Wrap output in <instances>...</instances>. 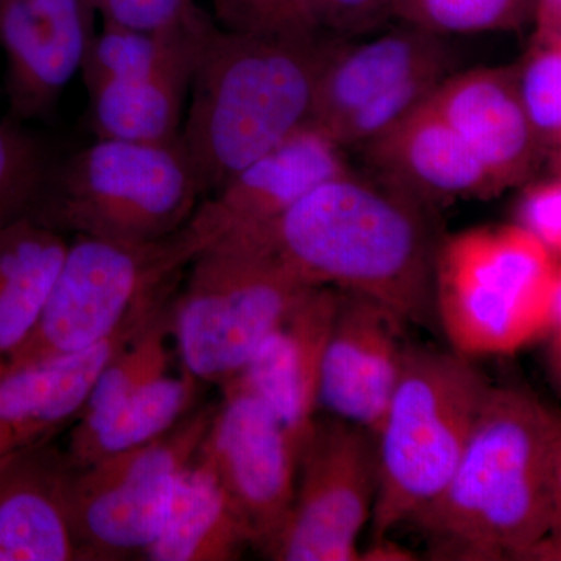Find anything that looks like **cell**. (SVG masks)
<instances>
[{
  "label": "cell",
  "mask_w": 561,
  "mask_h": 561,
  "mask_svg": "<svg viewBox=\"0 0 561 561\" xmlns=\"http://www.w3.org/2000/svg\"><path fill=\"white\" fill-rule=\"evenodd\" d=\"M194 72L106 80L90 88L92 128L99 139L164 144L180 138L181 114Z\"/></svg>",
  "instance_id": "cb8c5ba5"
},
{
  "label": "cell",
  "mask_w": 561,
  "mask_h": 561,
  "mask_svg": "<svg viewBox=\"0 0 561 561\" xmlns=\"http://www.w3.org/2000/svg\"><path fill=\"white\" fill-rule=\"evenodd\" d=\"M202 197L180 138L164 144L98 138L55 162L33 213L65 234L151 242L181 230Z\"/></svg>",
  "instance_id": "52a82bcc"
},
{
  "label": "cell",
  "mask_w": 561,
  "mask_h": 561,
  "mask_svg": "<svg viewBox=\"0 0 561 561\" xmlns=\"http://www.w3.org/2000/svg\"><path fill=\"white\" fill-rule=\"evenodd\" d=\"M341 39L324 32L257 35L210 28L180 131L203 197L311 124L321 70Z\"/></svg>",
  "instance_id": "3957f363"
},
{
  "label": "cell",
  "mask_w": 561,
  "mask_h": 561,
  "mask_svg": "<svg viewBox=\"0 0 561 561\" xmlns=\"http://www.w3.org/2000/svg\"><path fill=\"white\" fill-rule=\"evenodd\" d=\"M172 300V341L181 370L224 386L312 286L232 236L187 265Z\"/></svg>",
  "instance_id": "ba28073f"
},
{
  "label": "cell",
  "mask_w": 561,
  "mask_h": 561,
  "mask_svg": "<svg viewBox=\"0 0 561 561\" xmlns=\"http://www.w3.org/2000/svg\"><path fill=\"white\" fill-rule=\"evenodd\" d=\"M90 2L92 3V7H94V0H90Z\"/></svg>",
  "instance_id": "d590c367"
},
{
  "label": "cell",
  "mask_w": 561,
  "mask_h": 561,
  "mask_svg": "<svg viewBox=\"0 0 561 561\" xmlns=\"http://www.w3.org/2000/svg\"><path fill=\"white\" fill-rule=\"evenodd\" d=\"M202 250L190 221L151 242L73 236L38 321L0 359V371L83 353L149 319L172 300Z\"/></svg>",
  "instance_id": "5b68a950"
},
{
  "label": "cell",
  "mask_w": 561,
  "mask_h": 561,
  "mask_svg": "<svg viewBox=\"0 0 561 561\" xmlns=\"http://www.w3.org/2000/svg\"><path fill=\"white\" fill-rule=\"evenodd\" d=\"M434 306L453 351L508 356L540 342L561 308L560 260L515 224L442 236Z\"/></svg>",
  "instance_id": "8992f818"
},
{
  "label": "cell",
  "mask_w": 561,
  "mask_h": 561,
  "mask_svg": "<svg viewBox=\"0 0 561 561\" xmlns=\"http://www.w3.org/2000/svg\"><path fill=\"white\" fill-rule=\"evenodd\" d=\"M404 327L381 302L339 290L321 357L319 411L375 434L400 379Z\"/></svg>",
  "instance_id": "7c38bea8"
},
{
  "label": "cell",
  "mask_w": 561,
  "mask_h": 561,
  "mask_svg": "<svg viewBox=\"0 0 561 561\" xmlns=\"http://www.w3.org/2000/svg\"><path fill=\"white\" fill-rule=\"evenodd\" d=\"M337 298L334 287L306 290L242 371L227 382L264 402L290 432L300 453L319 415L321 357Z\"/></svg>",
  "instance_id": "2e32d148"
},
{
  "label": "cell",
  "mask_w": 561,
  "mask_h": 561,
  "mask_svg": "<svg viewBox=\"0 0 561 561\" xmlns=\"http://www.w3.org/2000/svg\"><path fill=\"white\" fill-rule=\"evenodd\" d=\"M205 383L184 370L165 373L101 419L69 427L65 454L80 468L160 438L198 408Z\"/></svg>",
  "instance_id": "603a6c76"
},
{
  "label": "cell",
  "mask_w": 561,
  "mask_h": 561,
  "mask_svg": "<svg viewBox=\"0 0 561 561\" xmlns=\"http://www.w3.org/2000/svg\"><path fill=\"white\" fill-rule=\"evenodd\" d=\"M419 557L408 548H402L398 542L391 541L390 537L371 541L367 551H360V560L365 561H412Z\"/></svg>",
  "instance_id": "e575fe53"
},
{
  "label": "cell",
  "mask_w": 561,
  "mask_h": 561,
  "mask_svg": "<svg viewBox=\"0 0 561 561\" xmlns=\"http://www.w3.org/2000/svg\"><path fill=\"white\" fill-rule=\"evenodd\" d=\"M519 99L551 172L561 160V36H530L522 60L513 65Z\"/></svg>",
  "instance_id": "4316f807"
},
{
  "label": "cell",
  "mask_w": 561,
  "mask_h": 561,
  "mask_svg": "<svg viewBox=\"0 0 561 561\" xmlns=\"http://www.w3.org/2000/svg\"><path fill=\"white\" fill-rule=\"evenodd\" d=\"M225 31L257 35L320 32L298 0H214Z\"/></svg>",
  "instance_id": "4dcf8cb0"
},
{
  "label": "cell",
  "mask_w": 561,
  "mask_h": 561,
  "mask_svg": "<svg viewBox=\"0 0 561 561\" xmlns=\"http://www.w3.org/2000/svg\"><path fill=\"white\" fill-rule=\"evenodd\" d=\"M362 147L376 179L432 209L502 194L430 99Z\"/></svg>",
  "instance_id": "e0dca14e"
},
{
  "label": "cell",
  "mask_w": 561,
  "mask_h": 561,
  "mask_svg": "<svg viewBox=\"0 0 561 561\" xmlns=\"http://www.w3.org/2000/svg\"><path fill=\"white\" fill-rule=\"evenodd\" d=\"M70 470L55 442L0 459V561H83L70 526Z\"/></svg>",
  "instance_id": "d6986e66"
},
{
  "label": "cell",
  "mask_w": 561,
  "mask_h": 561,
  "mask_svg": "<svg viewBox=\"0 0 561 561\" xmlns=\"http://www.w3.org/2000/svg\"><path fill=\"white\" fill-rule=\"evenodd\" d=\"M54 158L16 119L0 121V225L38 206Z\"/></svg>",
  "instance_id": "f1b7e54d"
},
{
  "label": "cell",
  "mask_w": 561,
  "mask_h": 561,
  "mask_svg": "<svg viewBox=\"0 0 561 561\" xmlns=\"http://www.w3.org/2000/svg\"><path fill=\"white\" fill-rule=\"evenodd\" d=\"M313 27L337 38L367 35L391 20V0H298Z\"/></svg>",
  "instance_id": "d6a6232c"
},
{
  "label": "cell",
  "mask_w": 561,
  "mask_h": 561,
  "mask_svg": "<svg viewBox=\"0 0 561 561\" xmlns=\"http://www.w3.org/2000/svg\"><path fill=\"white\" fill-rule=\"evenodd\" d=\"M214 24L202 31L144 32L105 21L94 33L84 55L88 90L106 80L144 79L164 72H194L203 39Z\"/></svg>",
  "instance_id": "d4e9b609"
},
{
  "label": "cell",
  "mask_w": 561,
  "mask_h": 561,
  "mask_svg": "<svg viewBox=\"0 0 561 561\" xmlns=\"http://www.w3.org/2000/svg\"><path fill=\"white\" fill-rule=\"evenodd\" d=\"M350 169L342 147L311 122L208 195L191 227L206 249L227 232L275 219L317 184Z\"/></svg>",
  "instance_id": "9a60e30c"
},
{
  "label": "cell",
  "mask_w": 561,
  "mask_h": 561,
  "mask_svg": "<svg viewBox=\"0 0 561 561\" xmlns=\"http://www.w3.org/2000/svg\"><path fill=\"white\" fill-rule=\"evenodd\" d=\"M172 300L105 365L76 423L101 419L154 379L171 371Z\"/></svg>",
  "instance_id": "484cf974"
},
{
  "label": "cell",
  "mask_w": 561,
  "mask_h": 561,
  "mask_svg": "<svg viewBox=\"0 0 561 561\" xmlns=\"http://www.w3.org/2000/svg\"><path fill=\"white\" fill-rule=\"evenodd\" d=\"M445 36L404 24L368 43L339 41L321 70L312 124L330 135L354 111L420 73L453 72Z\"/></svg>",
  "instance_id": "ffe728a7"
},
{
  "label": "cell",
  "mask_w": 561,
  "mask_h": 561,
  "mask_svg": "<svg viewBox=\"0 0 561 561\" xmlns=\"http://www.w3.org/2000/svg\"><path fill=\"white\" fill-rule=\"evenodd\" d=\"M216 405H198L157 440L70 470V526L83 561L144 556L194 461Z\"/></svg>",
  "instance_id": "9c48e42d"
},
{
  "label": "cell",
  "mask_w": 561,
  "mask_h": 561,
  "mask_svg": "<svg viewBox=\"0 0 561 561\" xmlns=\"http://www.w3.org/2000/svg\"><path fill=\"white\" fill-rule=\"evenodd\" d=\"M409 524L432 560H560L559 413L493 383L448 485Z\"/></svg>",
  "instance_id": "6da1fadb"
},
{
  "label": "cell",
  "mask_w": 561,
  "mask_h": 561,
  "mask_svg": "<svg viewBox=\"0 0 561 561\" xmlns=\"http://www.w3.org/2000/svg\"><path fill=\"white\" fill-rule=\"evenodd\" d=\"M491 387L470 357L409 343L375 432L378 493L371 541L390 537L448 485Z\"/></svg>",
  "instance_id": "277c9868"
},
{
  "label": "cell",
  "mask_w": 561,
  "mask_h": 561,
  "mask_svg": "<svg viewBox=\"0 0 561 561\" xmlns=\"http://www.w3.org/2000/svg\"><path fill=\"white\" fill-rule=\"evenodd\" d=\"M154 313L83 353L0 371V459L55 442L72 426L105 365Z\"/></svg>",
  "instance_id": "ac0fdd59"
},
{
  "label": "cell",
  "mask_w": 561,
  "mask_h": 561,
  "mask_svg": "<svg viewBox=\"0 0 561 561\" xmlns=\"http://www.w3.org/2000/svg\"><path fill=\"white\" fill-rule=\"evenodd\" d=\"M92 9L90 0H0L13 119H44L57 108L94 36Z\"/></svg>",
  "instance_id": "4fadbf2b"
},
{
  "label": "cell",
  "mask_w": 561,
  "mask_h": 561,
  "mask_svg": "<svg viewBox=\"0 0 561 561\" xmlns=\"http://www.w3.org/2000/svg\"><path fill=\"white\" fill-rule=\"evenodd\" d=\"M68 245L65 232L35 213L0 225V359L31 334Z\"/></svg>",
  "instance_id": "7402d4cb"
},
{
  "label": "cell",
  "mask_w": 561,
  "mask_h": 561,
  "mask_svg": "<svg viewBox=\"0 0 561 561\" xmlns=\"http://www.w3.org/2000/svg\"><path fill=\"white\" fill-rule=\"evenodd\" d=\"M430 103L501 192L540 175L546 157L523 108L513 65L451 72Z\"/></svg>",
  "instance_id": "5bb4252c"
},
{
  "label": "cell",
  "mask_w": 561,
  "mask_h": 561,
  "mask_svg": "<svg viewBox=\"0 0 561 561\" xmlns=\"http://www.w3.org/2000/svg\"><path fill=\"white\" fill-rule=\"evenodd\" d=\"M197 453L264 556L286 522L297 483L300 446L278 416L249 391L225 383Z\"/></svg>",
  "instance_id": "8fae6325"
},
{
  "label": "cell",
  "mask_w": 561,
  "mask_h": 561,
  "mask_svg": "<svg viewBox=\"0 0 561 561\" xmlns=\"http://www.w3.org/2000/svg\"><path fill=\"white\" fill-rule=\"evenodd\" d=\"M253 548V537L214 472L195 456L173 490L164 522L144 559L232 561Z\"/></svg>",
  "instance_id": "44dd1931"
},
{
  "label": "cell",
  "mask_w": 561,
  "mask_h": 561,
  "mask_svg": "<svg viewBox=\"0 0 561 561\" xmlns=\"http://www.w3.org/2000/svg\"><path fill=\"white\" fill-rule=\"evenodd\" d=\"M105 21L144 32L202 31L213 24L194 0H94Z\"/></svg>",
  "instance_id": "f546056e"
},
{
  "label": "cell",
  "mask_w": 561,
  "mask_h": 561,
  "mask_svg": "<svg viewBox=\"0 0 561 561\" xmlns=\"http://www.w3.org/2000/svg\"><path fill=\"white\" fill-rule=\"evenodd\" d=\"M225 236L273 257L308 286L364 295L405 323L437 324L434 262L442 234L434 209L379 179L350 169L275 219Z\"/></svg>",
  "instance_id": "7a4b0ae2"
},
{
  "label": "cell",
  "mask_w": 561,
  "mask_h": 561,
  "mask_svg": "<svg viewBox=\"0 0 561 561\" xmlns=\"http://www.w3.org/2000/svg\"><path fill=\"white\" fill-rule=\"evenodd\" d=\"M378 493L373 432L317 415L298 460L286 522L264 556L276 561H360L359 537Z\"/></svg>",
  "instance_id": "30bf717a"
},
{
  "label": "cell",
  "mask_w": 561,
  "mask_h": 561,
  "mask_svg": "<svg viewBox=\"0 0 561 561\" xmlns=\"http://www.w3.org/2000/svg\"><path fill=\"white\" fill-rule=\"evenodd\" d=\"M534 9L535 0H391V18L442 36L523 31Z\"/></svg>",
  "instance_id": "83f0119b"
},
{
  "label": "cell",
  "mask_w": 561,
  "mask_h": 561,
  "mask_svg": "<svg viewBox=\"0 0 561 561\" xmlns=\"http://www.w3.org/2000/svg\"><path fill=\"white\" fill-rule=\"evenodd\" d=\"M534 33L541 38L561 36V0H535Z\"/></svg>",
  "instance_id": "836d02e7"
},
{
  "label": "cell",
  "mask_w": 561,
  "mask_h": 561,
  "mask_svg": "<svg viewBox=\"0 0 561 561\" xmlns=\"http://www.w3.org/2000/svg\"><path fill=\"white\" fill-rule=\"evenodd\" d=\"M513 224L561 261V175H537L518 187Z\"/></svg>",
  "instance_id": "1f68e13d"
}]
</instances>
